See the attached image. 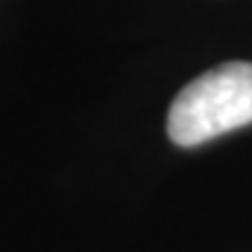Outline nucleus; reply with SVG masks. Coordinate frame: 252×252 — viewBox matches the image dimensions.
Instances as JSON below:
<instances>
[{
	"label": "nucleus",
	"instance_id": "1",
	"mask_svg": "<svg viewBox=\"0 0 252 252\" xmlns=\"http://www.w3.org/2000/svg\"><path fill=\"white\" fill-rule=\"evenodd\" d=\"M247 124H252V62H226L198 75L167 111V134L178 147H198Z\"/></svg>",
	"mask_w": 252,
	"mask_h": 252
}]
</instances>
